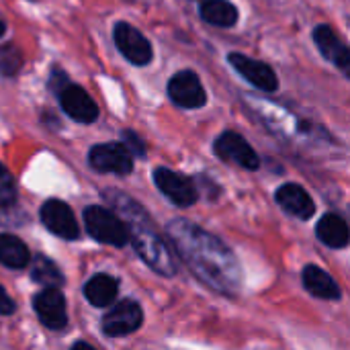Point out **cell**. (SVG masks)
Returning a JSON list of instances; mask_svg holds the SVG:
<instances>
[{"label":"cell","mask_w":350,"mask_h":350,"mask_svg":"<svg viewBox=\"0 0 350 350\" xmlns=\"http://www.w3.org/2000/svg\"><path fill=\"white\" fill-rule=\"evenodd\" d=\"M168 98L180 109H201L207 103V92L193 70L176 72L166 86Z\"/></svg>","instance_id":"9c48e42d"},{"label":"cell","mask_w":350,"mask_h":350,"mask_svg":"<svg viewBox=\"0 0 350 350\" xmlns=\"http://www.w3.org/2000/svg\"><path fill=\"white\" fill-rule=\"evenodd\" d=\"M59 105L68 117H72L78 123H92L98 117V107L92 100V96L78 84H64L57 90Z\"/></svg>","instance_id":"4fadbf2b"},{"label":"cell","mask_w":350,"mask_h":350,"mask_svg":"<svg viewBox=\"0 0 350 350\" xmlns=\"http://www.w3.org/2000/svg\"><path fill=\"white\" fill-rule=\"evenodd\" d=\"M142 322H144L142 306L135 299L127 297V299L117 301L105 314V318L100 322V330L109 338H121V336H129L135 330H139Z\"/></svg>","instance_id":"277c9868"},{"label":"cell","mask_w":350,"mask_h":350,"mask_svg":"<svg viewBox=\"0 0 350 350\" xmlns=\"http://www.w3.org/2000/svg\"><path fill=\"white\" fill-rule=\"evenodd\" d=\"M29 265H31V279L37 285H43V287H62L66 283V277L59 271V267L51 258H47L45 254L33 256L29 260Z\"/></svg>","instance_id":"44dd1931"},{"label":"cell","mask_w":350,"mask_h":350,"mask_svg":"<svg viewBox=\"0 0 350 350\" xmlns=\"http://www.w3.org/2000/svg\"><path fill=\"white\" fill-rule=\"evenodd\" d=\"M125 203H121L119 195H115V207L121 211V217L127 219L129 228V242L133 244V250L137 256L160 277H174L176 275V260L162 240V236L156 234V230L150 224L148 213L129 197L121 195Z\"/></svg>","instance_id":"7a4b0ae2"},{"label":"cell","mask_w":350,"mask_h":350,"mask_svg":"<svg viewBox=\"0 0 350 350\" xmlns=\"http://www.w3.org/2000/svg\"><path fill=\"white\" fill-rule=\"evenodd\" d=\"M72 349H88V350H92V347H90L88 342H74V345H72Z\"/></svg>","instance_id":"484cf974"},{"label":"cell","mask_w":350,"mask_h":350,"mask_svg":"<svg viewBox=\"0 0 350 350\" xmlns=\"http://www.w3.org/2000/svg\"><path fill=\"white\" fill-rule=\"evenodd\" d=\"M228 62L246 82H250L258 90L275 92L279 88V78H277L275 70L269 64H265L260 59H252V57H248L244 53H238V51L228 53Z\"/></svg>","instance_id":"8fae6325"},{"label":"cell","mask_w":350,"mask_h":350,"mask_svg":"<svg viewBox=\"0 0 350 350\" xmlns=\"http://www.w3.org/2000/svg\"><path fill=\"white\" fill-rule=\"evenodd\" d=\"M166 236L174 252L201 283L228 297H234L240 291V262L217 236L183 217H176L166 226Z\"/></svg>","instance_id":"6da1fadb"},{"label":"cell","mask_w":350,"mask_h":350,"mask_svg":"<svg viewBox=\"0 0 350 350\" xmlns=\"http://www.w3.org/2000/svg\"><path fill=\"white\" fill-rule=\"evenodd\" d=\"M199 16L213 27L230 29L238 23L240 12L238 6L230 0H203L199 6Z\"/></svg>","instance_id":"d6986e66"},{"label":"cell","mask_w":350,"mask_h":350,"mask_svg":"<svg viewBox=\"0 0 350 350\" xmlns=\"http://www.w3.org/2000/svg\"><path fill=\"white\" fill-rule=\"evenodd\" d=\"M16 203V187L12 176L4 170L0 172V209H8Z\"/></svg>","instance_id":"603a6c76"},{"label":"cell","mask_w":350,"mask_h":350,"mask_svg":"<svg viewBox=\"0 0 350 350\" xmlns=\"http://www.w3.org/2000/svg\"><path fill=\"white\" fill-rule=\"evenodd\" d=\"M113 39L117 49L123 53V57L135 66H148L154 57V49L152 43L146 39V35L142 31H137L135 27H131L125 21L115 23L113 29Z\"/></svg>","instance_id":"ba28073f"},{"label":"cell","mask_w":350,"mask_h":350,"mask_svg":"<svg viewBox=\"0 0 350 350\" xmlns=\"http://www.w3.org/2000/svg\"><path fill=\"white\" fill-rule=\"evenodd\" d=\"M301 281H304V287L308 289V293L318 299L338 301L342 297L338 283L318 265H308L301 273Z\"/></svg>","instance_id":"2e32d148"},{"label":"cell","mask_w":350,"mask_h":350,"mask_svg":"<svg viewBox=\"0 0 350 350\" xmlns=\"http://www.w3.org/2000/svg\"><path fill=\"white\" fill-rule=\"evenodd\" d=\"M16 312V306H14V301H12V297L2 289V285H0V316H12Z\"/></svg>","instance_id":"d4e9b609"},{"label":"cell","mask_w":350,"mask_h":350,"mask_svg":"<svg viewBox=\"0 0 350 350\" xmlns=\"http://www.w3.org/2000/svg\"><path fill=\"white\" fill-rule=\"evenodd\" d=\"M121 144L127 148V152L135 158H146V144H144V139L135 133V131H131V129H125L123 133H121Z\"/></svg>","instance_id":"cb8c5ba5"},{"label":"cell","mask_w":350,"mask_h":350,"mask_svg":"<svg viewBox=\"0 0 350 350\" xmlns=\"http://www.w3.org/2000/svg\"><path fill=\"white\" fill-rule=\"evenodd\" d=\"M213 152L219 160L242 166L244 170H258L260 158L256 150L236 131H224L213 142Z\"/></svg>","instance_id":"52a82bcc"},{"label":"cell","mask_w":350,"mask_h":350,"mask_svg":"<svg viewBox=\"0 0 350 350\" xmlns=\"http://www.w3.org/2000/svg\"><path fill=\"white\" fill-rule=\"evenodd\" d=\"M84 226L92 240L123 248L129 242V228L123 217L103 205H90L84 209Z\"/></svg>","instance_id":"3957f363"},{"label":"cell","mask_w":350,"mask_h":350,"mask_svg":"<svg viewBox=\"0 0 350 350\" xmlns=\"http://www.w3.org/2000/svg\"><path fill=\"white\" fill-rule=\"evenodd\" d=\"M154 185L176 207H191L199 199V189L195 180L166 166H160L154 170Z\"/></svg>","instance_id":"8992f818"},{"label":"cell","mask_w":350,"mask_h":350,"mask_svg":"<svg viewBox=\"0 0 350 350\" xmlns=\"http://www.w3.org/2000/svg\"><path fill=\"white\" fill-rule=\"evenodd\" d=\"M39 217H41V224L57 238L76 240L80 234L72 207L64 203L62 199H47L39 209Z\"/></svg>","instance_id":"7c38bea8"},{"label":"cell","mask_w":350,"mask_h":350,"mask_svg":"<svg viewBox=\"0 0 350 350\" xmlns=\"http://www.w3.org/2000/svg\"><path fill=\"white\" fill-rule=\"evenodd\" d=\"M33 310L39 318V322L49 330H64L68 326V308L66 297L59 291V287H43L33 297Z\"/></svg>","instance_id":"30bf717a"},{"label":"cell","mask_w":350,"mask_h":350,"mask_svg":"<svg viewBox=\"0 0 350 350\" xmlns=\"http://www.w3.org/2000/svg\"><path fill=\"white\" fill-rule=\"evenodd\" d=\"M314 43L320 53L334 64L345 76L350 74V49L347 43L338 37V33L330 25H318L314 29Z\"/></svg>","instance_id":"5bb4252c"},{"label":"cell","mask_w":350,"mask_h":350,"mask_svg":"<svg viewBox=\"0 0 350 350\" xmlns=\"http://www.w3.org/2000/svg\"><path fill=\"white\" fill-rule=\"evenodd\" d=\"M4 33H6V23H4V21L0 18V37H2Z\"/></svg>","instance_id":"4316f807"},{"label":"cell","mask_w":350,"mask_h":350,"mask_svg":"<svg viewBox=\"0 0 350 350\" xmlns=\"http://www.w3.org/2000/svg\"><path fill=\"white\" fill-rule=\"evenodd\" d=\"M31 260V252L23 240L12 234H0V265L12 271L27 269Z\"/></svg>","instance_id":"ffe728a7"},{"label":"cell","mask_w":350,"mask_h":350,"mask_svg":"<svg viewBox=\"0 0 350 350\" xmlns=\"http://www.w3.org/2000/svg\"><path fill=\"white\" fill-rule=\"evenodd\" d=\"M88 164L92 166V170L103 174L127 176L133 170V156L121 142L96 144L88 152Z\"/></svg>","instance_id":"5b68a950"},{"label":"cell","mask_w":350,"mask_h":350,"mask_svg":"<svg viewBox=\"0 0 350 350\" xmlns=\"http://www.w3.org/2000/svg\"><path fill=\"white\" fill-rule=\"evenodd\" d=\"M119 295V281L107 273H98L90 277L84 285V297L94 308L111 306Z\"/></svg>","instance_id":"ac0fdd59"},{"label":"cell","mask_w":350,"mask_h":350,"mask_svg":"<svg viewBox=\"0 0 350 350\" xmlns=\"http://www.w3.org/2000/svg\"><path fill=\"white\" fill-rule=\"evenodd\" d=\"M275 199L279 203V207L297 217V219H312L316 215V203L312 199V195L297 183H285L277 189Z\"/></svg>","instance_id":"9a60e30c"},{"label":"cell","mask_w":350,"mask_h":350,"mask_svg":"<svg viewBox=\"0 0 350 350\" xmlns=\"http://www.w3.org/2000/svg\"><path fill=\"white\" fill-rule=\"evenodd\" d=\"M316 236L324 246L332 250H342L349 246V224L338 213H324L316 226Z\"/></svg>","instance_id":"e0dca14e"},{"label":"cell","mask_w":350,"mask_h":350,"mask_svg":"<svg viewBox=\"0 0 350 350\" xmlns=\"http://www.w3.org/2000/svg\"><path fill=\"white\" fill-rule=\"evenodd\" d=\"M23 66V53L16 49V45L8 43L0 49V74L2 76H14Z\"/></svg>","instance_id":"7402d4cb"}]
</instances>
